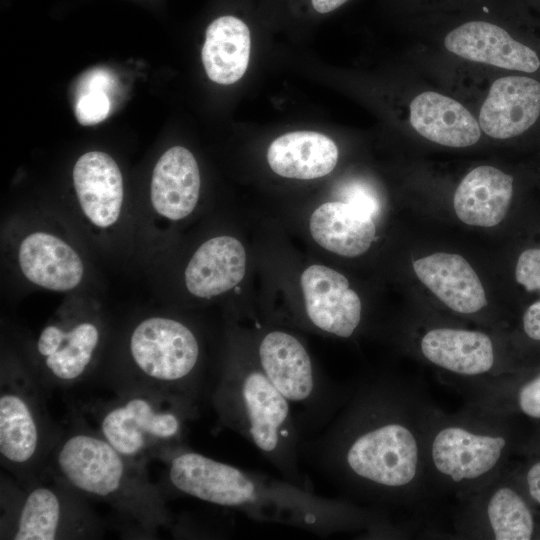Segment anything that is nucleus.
Segmentation results:
<instances>
[{"label":"nucleus","mask_w":540,"mask_h":540,"mask_svg":"<svg viewBox=\"0 0 540 540\" xmlns=\"http://www.w3.org/2000/svg\"><path fill=\"white\" fill-rule=\"evenodd\" d=\"M45 472L85 498L108 504L144 538L172 525V514L146 465L121 454L83 420L62 431Z\"/></svg>","instance_id":"nucleus-3"},{"label":"nucleus","mask_w":540,"mask_h":540,"mask_svg":"<svg viewBox=\"0 0 540 540\" xmlns=\"http://www.w3.org/2000/svg\"><path fill=\"white\" fill-rule=\"evenodd\" d=\"M341 196L343 202L365 212L375 218L380 213V200L375 191L361 182H353L346 185Z\"/></svg>","instance_id":"nucleus-29"},{"label":"nucleus","mask_w":540,"mask_h":540,"mask_svg":"<svg viewBox=\"0 0 540 540\" xmlns=\"http://www.w3.org/2000/svg\"><path fill=\"white\" fill-rule=\"evenodd\" d=\"M245 270L242 243L231 236H217L204 242L191 257L185 270V285L195 297L209 299L238 285Z\"/></svg>","instance_id":"nucleus-21"},{"label":"nucleus","mask_w":540,"mask_h":540,"mask_svg":"<svg viewBox=\"0 0 540 540\" xmlns=\"http://www.w3.org/2000/svg\"><path fill=\"white\" fill-rule=\"evenodd\" d=\"M300 282L309 322L324 333L351 337L360 325L362 304L347 278L315 264L304 270Z\"/></svg>","instance_id":"nucleus-14"},{"label":"nucleus","mask_w":540,"mask_h":540,"mask_svg":"<svg viewBox=\"0 0 540 540\" xmlns=\"http://www.w3.org/2000/svg\"><path fill=\"white\" fill-rule=\"evenodd\" d=\"M83 89L75 103V115L82 125H94L107 118L111 102L104 88L109 78L101 71L88 75Z\"/></svg>","instance_id":"nucleus-28"},{"label":"nucleus","mask_w":540,"mask_h":540,"mask_svg":"<svg viewBox=\"0 0 540 540\" xmlns=\"http://www.w3.org/2000/svg\"><path fill=\"white\" fill-rule=\"evenodd\" d=\"M31 368L3 362L0 377V461L20 483L41 478L63 430L46 407Z\"/></svg>","instance_id":"nucleus-9"},{"label":"nucleus","mask_w":540,"mask_h":540,"mask_svg":"<svg viewBox=\"0 0 540 540\" xmlns=\"http://www.w3.org/2000/svg\"><path fill=\"white\" fill-rule=\"evenodd\" d=\"M444 45L461 58L499 68L533 73L540 67L534 50L487 19H468L454 26L446 34Z\"/></svg>","instance_id":"nucleus-15"},{"label":"nucleus","mask_w":540,"mask_h":540,"mask_svg":"<svg viewBox=\"0 0 540 540\" xmlns=\"http://www.w3.org/2000/svg\"><path fill=\"white\" fill-rule=\"evenodd\" d=\"M18 262L27 280L52 291L74 289L84 276V265L78 253L47 232H33L22 240Z\"/></svg>","instance_id":"nucleus-19"},{"label":"nucleus","mask_w":540,"mask_h":540,"mask_svg":"<svg viewBox=\"0 0 540 540\" xmlns=\"http://www.w3.org/2000/svg\"><path fill=\"white\" fill-rule=\"evenodd\" d=\"M523 481L527 496L540 507V459L528 465L524 472Z\"/></svg>","instance_id":"nucleus-31"},{"label":"nucleus","mask_w":540,"mask_h":540,"mask_svg":"<svg viewBox=\"0 0 540 540\" xmlns=\"http://www.w3.org/2000/svg\"><path fill=\"white\" fill-rule=\"evenodd\" d=\"M198 404L145 390L116 391L90 408L97 432L124 456L147 465L184 446L186 425Z\"/></svg>","instance_id":"nucleus-8"},{"label":"nucleus","mask_w":540,"mask_h":540,"mask_svg":"<svg viewBox=\"0 0 540 540\" xmlns=\"http://www.w3.org/2000/svg\"><path fill=\"white\" fill-rule=\"evenodd\" d=\"M523 330L530 339L540 341V301L531 304L525 311Z\"/></svg>","instance_id":"nucleus-32"},{"label":"nucleus","mask_w":540,"mask_h":540,"mask_svg":"<svg viewBox=\"0 0 540 540\" xmlns=\"http://www.w3.org/2000/svg\"><path fill=\"white\" fill-rule=\"evenodd\" d=\"M468 405L498 416H506L512 409L523 415L540 419V372L512 390L497 383L470 389Z\"/></svg>","instance_id":"nucleus-27"},{"label":"nucleus","mask_w":540,"mask_h":540,"mask_svg":"<svg viewBox=\"0 0 540 540\" xmlns=\"http://www.w3.org/2000/svg\"><path fill=\"white\" fill-rule=\"evenodd\" d=\"M410 124L424 138L448 147L475 144L481 136L479 122L458 101L425 91L410 104Z\"/></svg>","instance_id":"nucleus-22"},{"label":"nucleus","mask_w":540,"mask_h":540,"mask_svg":"<svg viewBox=\"0 0 540 540\" xmlns=\"http://www.w3.org/2000/svg\"><path fill=\"white\" fill-rule=\"evenodd\" d=\"M126 353L125 365L109 382L115 392L145 390L198 404L206 385L200 343L188 325L165 316L144 318L130 331Z\"/></svg>","instance_id":"nucleus-6"},{"label":"nucleus","mask_w":540,"mask_h":540,"mask_svg":"<svg viewBox=\"0 0 540 540\" xmlns=\"http://www.w3.org/2000/svg\"><path fill=\"white\" fill-rule=\"evenodd\" d=\"M313 9L320 14L332 12L348 0H310Z\"/></svg>","instance_id":"nucleus-33"},{"label":"nucleus","mask_w":540,"mask_h":540,"mask_svg":"<svg viewBox=\"0 0 540 540\" xmlns=\"http://www.w3.org/2000/svg\"><path fill=\"white\" fill-rule=\"evenodd\" d=\"M251 50V35L241 19L221 16L210 23L202 48V62L208 77L222 85L237 82L245 74Z\"/></svg>","instance_id":"nucleus-26"},{"label":"nucleus","mask_w":540,"mask_h":540,"mask_svg":"<svg viewBox=\"0 0 540 540\" xmlns=\"http://www.w3.org/2000/svg\"><path fill=\"white\" fill-rule=\"evenodd\" d=\"M170 485L202 501L237 509L259 521L282 523L320 535L388 531L381 513L348 500L326 498L286 479L249 472L183 446L162 459Z\"/></svg>","instance_id":"nucleus-2"},{"label":"nucleus","mask_w":540,"mask_h":540,"mask_svg":"<svg viewBox=\"0 0 540 540\" xmlns=\"http://www.w3.org/2000/svg\"><path fill=\"white\" fill-rule=\"evenodd\" d=\"M257 362L262 371L289 401L292 408L303 407L320 416L336 410L343 399L342 393H332L319 380L310 355L294 335L272 330L259 341ZM294 410V409H293Z\"/></svg>","instance_id":"nucleus-12"},{"label":"nucleus","mask_w":540,"mask_h":540,"mask_svg":"<svg viewBox=\"0 0 540 540\" xmlns=\"http://www.w3.org/2000/svg\"><path fill=\"white\" fill-rule=\"evenodd\" d=\"M309 228L321 247L345 257L365 253L376 236L374 218L343 201L320 205L310 217Z\"/></svg>","instance_id":"nucleus-24"},{"label":"nucleus","mask_w":540,"mask_h":540,"mask_svg":"<svg viewBox=\"0 0 540 540\" xmlns=\"http://www.w3.org/2000/svg\"><path fill=\"white\" fill-rule=\"evenodd\" d=\"M540 115V82L526 76H506L493 82L480 113L481 130L495 139L522 134Z\"/></svg>","instance_id":"nucleus-16"},{"label":"nucleus","mask_w":540,"mask_h":540,"mask_svg":"<svg viewBox=\"0 0 540 540\" xmlns=\"http://www.w3.org/2000/svg\"><path fill=\"white\" fill-rule=\"evenodd\" d=\"M270 168L286 178L310 180L329 174L338 161L334 141L318 132L295 131L276 138L269 146Z\"/></svg>","instance_id":"nucleus-25"},{"label":"nucleus","mask_w":540,"mask_h":540,"mask_svg":"<svg viewBox=\"0 0 540 540\" xmlns=\"http://www.w3.org/2000/svg\"><path fill=\"white\" fill-rule=\"evenodd\" d=\"M433 406L403 382H363L345 393L301 453L349 496L381 508L431 492L426 429Z\"/></svg>","instance_id":"nucleus-1"},{"label":"nucleus","mask_w":540,"mask_h":540,"mask_svg":"<svg viewBox=\"0 0 540 540\" xmlns=\"http://www.w3.org/2000/svg\"><path fill=\"white\" fill-rule=\"evenodd\" d=\"M0 539H97L101 519L88 499L54 475L20 483L1 473Z\"/></svg>","instance_id":"nucleus-7"},{"label":"nucleus","mask_w":540,"mask_h":540,"mask_svg":"<svg viewBox=\"0 0 540 540\" xmlns=\"http://www.w3.org/2000/svg\"><path fill=\"white\" fill-rule=\"evenodd\" d=\"M506 417L467 405L456 414L434 407L426 429L430 488L462 498L504 469L511 439Z\"/></svg>","instance_id":"nucleus-5"},{"label":"nucleus","mask_w":540,"mask_h":540,"mask_svg":"<svg viewBox=\"0 0 540 540\" xmlns=\"http://www.w3.org/2000/svg\"><path fill=\"white\" fill-rule=\"evenodd\" d=\"M419 351L436 368L466 379L470 389L503 377L498 368L495 342L483 331L433 327L422 334Z\"/></svg>","instance_id":"nucleus-13"},{"label":"nucleus","mask_w":540,"mask_h":540,"mask_svg":"<svg viewBox=\"0 0 540 540\" xmlns=\"http://www.w3.org/2000/svg\"><path fill=\"white\" fill-rule=\"evenodd\" d=\"M73 183L85 217L98 228L114 225L122 211L123 177L115 160L102 151H90L76 161Z\"/></svg>","instance_id":"nucleus-17"},{"label":"nucleus","mask_w":540,"mask_h":540,"mask_svg":"<svg viewBox=\"0 0 540 540\" xmlns=\"http://www.w3.org/2000/svg\"><path fill=\"white\" fill-rule=\"evenodd\" d=\"M210 400L224 426L257 448L284 479L308 488L299 420L257 360L226 363L211 384Z\"/></svg>","instance_id":"nucleus-4"},{"label":"nucleus","mask_w":540,"mask_h":540,"mask_svg":"<svg viewBox=\"0 0 540 540\" xmlns=\"http://www.w3.org/2000/svg\"><path fill=\"white\" fill-rule=\"evenodd\" d=\"M515 277L527 291L540 290V249H528L520 254Z\"/></svg>","instance_id":"nucleus-30"},{"label":"nucleus","mask_w":540,"mask_h":540,"mask_svg":"<svg viewBox=\"0 0 540 540\" xmlns=\"http://www.w3.org/2000/svg\"><path fill=\"white\" fill-rule=\"evenodd\" d=\"M200 185L195 157L188 149L174 146L154 166L150 185L152 206L164 218L184 219L197 205Z\"/></svg>","instance_id":"nucleus-20"},{"label":"nucleus","mask_w":540,"mask_h":540,"mask_svg":"<svg viewBox=\"0 0 540 540\" xmlns=\"http://www.w3.org/2000/svg\"><path fill=\"white\" fill-rule=\"evenodd\" d=\"M458 500L454 522L457 534L462 537L529 540L535 534L531 506L504 471Z\"/></svg>","instance_id":"nucleus-11"},{"label":"nucleus","mask_w":540,"mask_h":540,"mask_svg":"<svg viewBox=\"0 0 540 540\" xmlns=\"http://www.w3.org/2000/svg\"><path fill=\"white\" fill-rule=\"evenodd\" d=\"M103 340L94 317L68 316L45 326L35 344L31 370L42 386L70 387L93 371Z\"/></svg>","instance_id":"nucleus-10"},{"label":"nucleus","mask_w":540,"mask_h":540,"mask_svg":"<svg viewBox=\"0 0 540 540\" xmlns=\"http://www.w3.org/2000/svg\"><path fill=\"white\" fill-rule=\"evenodd\" d=\"M413 269L419 280L454 312L470 315L487 305L478 275L461 255L434 253L415 260Z\"/></svg>","instance_id":"nucleus-18"},{"label":"nucleus","mask_w":540,"mask_h":540,"mask_svg":"<svg viewBox=\"0 0 540 540\" xmlns=\"http://www.w3.org/2000/svg\"><path fill=\"white\" fill-rule=\"evenodd\" d=\"M513 178L489 165L471 170L458 185L453 198L457 217L465 224L493 227L509 209Z\"/></svg>","instance_id":"nucleus-23"}]
</instances>
